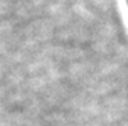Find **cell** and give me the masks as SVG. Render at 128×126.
Masks as SVG:
<instances>
[{
	"label": "cell",
	"instance_id": "obj_1",
	"mask_svg": "<svg viewBox=\"0 0 128 126\" xmlns=\"http://www.w3.org/2000/svg\"><path fill=\"white\" fill-rule=\"evenodd\" d=\"M126 3H128V0H126Z\"/></svg>",
	"mask_w": 128,
	"mask_h": 126
}]
</instances>
